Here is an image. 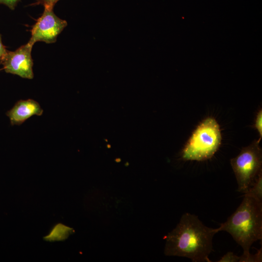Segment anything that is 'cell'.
Returning <instances> with one entry per match:
<instances>
[{"mask_svg":"<svg viewBox=\"0 0 262 262\" xmlns=\"http://www.w3.org/2000/svg\"><path fill=\"white\" fill-rule=\"evenodd\" d=\"M59 0H36L35 2L31 4V5H42L44 7L50 8L54 7L55 4Z\"/></svg>","mask_w":262,"mask_h":262,"instance_id":"obj_12","label":"cell"},{"mask_svg":"<svg viewBox=\"0 0 262 262\" xmlns=\"http://www.w3.org/2000/svg\"><path fill=\"white\" fill-rule=\"evenodd\" d=\"M221 140L219 124L214 118L207 117L193 132L182 150V158L197 161L209 159L218 150Z\"/></svg>","mask_w":262,"mask_h":262,"instance_id":"obj_3","label":"cell"},{"mask_svg":"<svg viewBox=\"0 0 262 262\" xmlns=\"http://www.w3.org/2000/svg\"><path fill=\"white\" fill-rule=\"evenodd\" d=\"M53 8L44 7L42 15L37 19L31 30V37L28 42L33 45L37 42L47 44L54 43L67 23L66 20L58 17Z\"/></svg>","mask_w":262,"mask_h":262,"instance_id":"obj_5","label":"cell"},{"mask_svg":"<svg viewBox=\"0 0 262 262\" xmlns=\"http://www.w3.org/2000/svg\"><path fill=\"white\" fill-rule=\"evenodd\" d=\"M244 196L253 197L262 201V174L260 173L251 187L245 194Z\"/></svg>","mask_w":262,"mask_h":262,"instance_id":"obj_9","label":"cell"},{"mask_svg":"<svg viewBox=\"0 0 262 262\" xmlns=\"http://www.w3.org/2000/svg\"><path fill=\"white\" fill-rule=\"evenodd\" d=\"M217 229L228 232L242 247L239 262H251L250 247L262 238V201L244 196L235 211Z\"/></svg>","mask_w":262,"mask_h":262,"instance_id":"obj_2","label":"cell"},{"mask_svg":"<svg viewBox=\"0 0 262 262\" xmlns=\"http://www.w3.org/2000/svg\"><path fill=\"white\" fill-rule=\"evenodd\" d=\"M262 109L260 110L259 112H258L255 121L254 123V127L257 129L258 131L259 135H260V138L258 140L259 142L260 141L262 136Z\"/></svg>","mask_w":262,"mask_h":262,"instance_id":"obj_10","label":"cell"},{"mask_svg":"<svg viewBox=\"0 0 262 262\" xmlns=\"http://www.w3.org/2000/svg\"><path fill=\"white\" fill-rule=\"evenodd\" d=\"M43 113V109L37 101L28 99L17 101L6 115L12 125H19L31 116H40Z\"/></svg>","mask_w":262,"mask_h":262,"instance_id":"obj_7","label":"cell"},{"mask_svg":"<svg viewBox=\"0 0 262 262\" xmlns=\"http://www.w3.org/2000/svg\"><path fill=\"white\" fill-rule=\"evenodd\" d=\"M240 256H238L232 252H228L224 255L218 262H238L240 261Z\"/></svg>","mask_w":262,"mask_h":262,"instance_id":"obj_11","label":"cell"},{"mask_svg":"<svg viewBox=\"0 0 262 262\" xmlns=\"http://www.w3.org/2000/svg\"><path fill=\"white\" fill-rule=\"evenodd\" d=\"M259 143L255 141L230 160L238 192L245 194L262 172V153Z\"/></svg>","mask_w":262,"mask_h":262,"instance_id":"obj_4","label":"cell"},{"mask_svg":"<svg viewBox=\"0 0 262 262\" xmlns=\"http://www.w3.org/2000/svg\"><path fill=\"white\" fill-rule=\"evenodd\" d=\"M33 47L27 42L14 51L8 50L0 62L5 71L23 78L33 79V62L31 55Z\"/></svg>","mask_w":262,"mask_h":262,"instance_id":"obj_6","label":"cell"},{"mask_svg":"<svg viewBox=\"0 0 262 262\" xmlns=\"http://www.w3.org/2000/svg\"><path fill=\"white\" fill-rule=\"evenodd\" d=\"M21 0H0V4H3L8 7L11 10H14L17 3Z\"/></svg>","mask_w":262,"mask_h":262,"instance_id":"obj_13","label":"cell"},{"mask_svg":"<svg viewBox=\"0 0 262 262\" xmlns=\"http://www.w3.org/2000/svg\"><path fill=\"white\" fill-rule=\"evenodd\" d=\"M8 50L6 49V47L2 44L1 40V36L0 34V64L2 57L6 53Z\"/></svg>","mask_w":262,"mask_h":262,"instance_id":"obj_14","label":"cell"},{"mask_svg":"<svg viewBox=\"0 0 262 262\" xmlns=\"http://www.w3.org/2000/svg\"><path fill=\"white\" fill-rule=\"evenodd\" d=\"M218 232L217 228L204 225L196 215L186 213L176 227L164 236V253L187 258L193 262H210L213 239Z\"/></svg>","mask_w":262,"mask_h":262,"instance_id":"obj_1","label":"cell"},{"mask_svg":"<svg viewBox=\"0 0 262 262\" xmlns=\"http://www.w3.org/2000/svg\"><path fill=\"white\" fill-rule=\"evenodd\" d=\"M73 232L72 228L58 224L52 229L49 235L44 237V239L48 241H63L66 239Z\"/></svg>","mask_w":262,"mask_h":262,"instance_id":"obj_8","label":"cell"}]
</instances>
